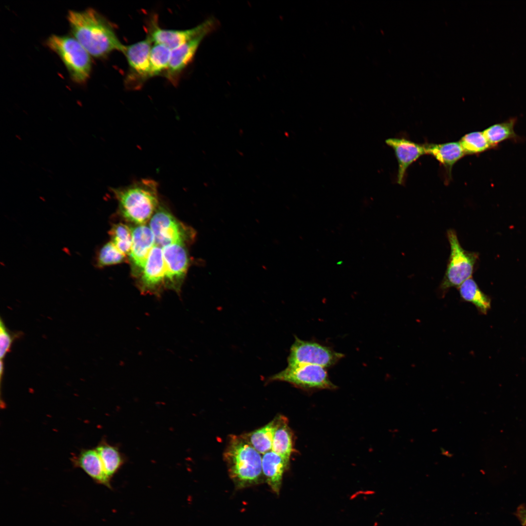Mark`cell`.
I'll list each match as a JSON object with an SVG mask.
<instances>
[{
	"instance_id": "1",
	"label": "cell",
	"mask_w": 526,
	"mask_h": 526,
	"mask_svg": "<svg viewBox=\"0 0 526 526\" xmlns=\"http://www.w3.org/2000/svg\"><path fill=\"white\" fill-rule=\"evenodd\" d=\"M67 18L73 37L91 56L103 58L114 51L123 52L125 45L111 23L95 9L70 10Z\"/></svg>"
},
{
	"instance_id": "2",
	"label": "cell",
	"mask_w": 526,
	"mask_h": 526,
	"mask_svg": "<svg viewBox=\"0 0 526 526\" xmlns=\"http://www.w3.org/2000/svg\"><path fill=\"white\" fill-rule=\"evenodd\" d=\"M228 472L237 489L262 483V456L241 435H230L223 454Z\"/></svg>"
},
{
	"instance_id": "3",
	"label": "cell",
	"mask_w": 526,
	"mask_h": 526,
	"mask_svg": "<svg viewBox=\"0 0 526 526\" xmlns=\"http://www.w3.org/2000/svg\"><path fill=\"white\" fill-rule=\"evenodd\" d=\"M157 188L155 181L143 179L127 187L113 188L112 191L123 216L130 221L144 225L158 205Z\"/></svg>"
},
{
	"instance_id": "4",
	"label": "cell",
	"mask_w": 526,
	"mask_h": 526,
	"mask_svg": "<svg viewBox=\"0 0 526 526\" xmlns=\"http://www.w3.org/2000/svg\"><path fill=\"white\" fill-rule=\"evenodd\" d=\"M45 43L61 59L74 82L81 85L87 81L92 71L91 56L74 37L52 35Z\"/></svg>"
},
{
	"instance_id": "5",
	"label": "cell",
	"mask_w": 526,
	"mask_h": 526,
	"mask_svg": "<svg viewBox=\"0 0 526 526\" xmlns=\"http://www.w3.org/2000/svg\"><path fill=\"white\" fill-rule=\"evenodd\" d=\"M447 236L450 244V254L440 285L443 294L451 287L458 288L466 280L471 278L479 257L477 253L466 251L462 247L454 230H448Z\"/></svg>"
},
{
	"instance_id": "6",
	"label": "cell",
	"mask_w": 526,
	"mask_h": 526,
	"mask_svg": "<svg viewBox=\"0 0 526 526\" xmlns=\"http://www.w3.org/2000/svg\"><path fill=\"white\" fill-rule=\"evenodd\" d=\"M274 381L286 382L307 391L337 388L330 380L325 368L316 365L287 366L284 370L270 376L267 381Z\"/></svg>"
},
{
	"instance_id": "7",
	"label": "cell",
	"mask_w": 526,
	"mask_h": 526,
	"mask_svg": "<svg viewBox=\"0 0 526 526\" xmlns=\"http://www.w3.org/2000/svg\"><path fill=\"white\" fill-rule=\"evenodd\" d=\"M342 353L316 342L302 340L295 336L287 357L289 367L312 364L324 368L335 365L343 357Z\"/></svg>"
},
{
	"instance_id": "8",
	"label": "cell",
	"mask_w": 526,
	"mask_h": 526,
	"mask_svg": "<svg viewBox=\"0 0 526 526\" xmlns=\"http://www.w3.org/2000/svg\"><path fill=\"white\" fill-rule=\"evenodd\" d=\"M218 22L209 18L197 26L186 30H169L160 28L154 20L151 22L148 36L155 43L163 44L171 50L202 35L207 36L213 31Z\"/></svg>"
},
{
	"instance_id": "9",
	"label": "cell",
	"mask_w": 526,
	"mask_h": 526,
	"mask_svg": "<svg viewBox=\"0 0 526 526\" xmlns=\"http://www.w3.org/2000/svg\"><path fill=\"white\" fill-rule=\"evenodd\" d=\"M154 235L155 244L162 248L166 245L184 243L186 230L167 210L159 208L151 217L149 226Z\"/></svg>"
},
{
	"instance_id": "10",
	"label": "cell",
	"mask_w": 526,
	"mask_h": 526,
	"mask_svg": "<svg viewBox=\"0 0 526 526\" xmlns=\"http://www.w3.org/2000/svg\"><path fill=\"white\" fill-rule=\"evenodd\" d=\"M167 286L178 292L188 265V257L184 243L162 248Z\"/></svg>"
},
{
	"instance_id": "11",
	"label": "cell",
	"mask_w": 526,
	"mask_h": 526,
	"mask_svg": "<svg viewBox=\"0 0 526 526\" xmlns=\"http://www.w3.org/2000/svg\"><path fill=\"white\" fill-rule=\"evenodd\" d=\"M140 289L144 293H159L165 280V268L161 247L155 244L142 270Z\"/></svg>"
},
{
	"instance_id": "12",
	"label": "cell",
	"mask_w": 526,
	"mask_h": 526,
	"mask_svg": "<svg viewBox=\"0 0 526 526\" xmlns=\"http://www.w3.org/2000/svg\"><path fill=\"white\" fill-rule=\"evenodd\" d=\"M394 150L398 164L397 183L402 184L408 168L420 156L426 154L424 145L404 138H391L385 141Z\"/></svg>"
},
{
	"instance_id": "13",
	"label": "cell",
	"mask_w": 526,
	"mask_h": 526,
	"mask_svg": "<svg viewBox=\"0 0 526 526\" xmlns=\"http://www.w3.org/2000/svg\"><path fill=\"white\" fill-rule=\"evenodd\" d=\"M75 468L82 469L94 482L112 488L100 456L95 449H82L71 459Z\"/></svg>"
},
{
	"instance_id": "14",
	"label": "cell",
	"mask_w": 526,
	"mask_h": 526,
	"mask_svg": "<svg viewBox=\"0 0 526 526\" xmlns=\"http://www.w3.org/2000/svg\"><path fill=\"white\" fill-rule=\"evenodd\" d=\"M152 41L149 36L141 41L125 46L123 53L131 70L142 77H150V53Z\"/></svg>"
},
{
	"instance_id": "15",
	"label": "cell",
	"mask_w": 526,
	"mask_h": 526,
	"mask_svg": "<svg viewBox=\"0 0 526 526\" xmlns=\"http://www.w3.org/2000/svg\"><path fill=\"white\" fill-rule=\"evenodd\" d=\"M130 257L133 264L142 271L148 257L155 244L154 235L150 226L141 225L133 229Z\"/></svg>"
},
{
	"instance_id": "16",
	"label": "cell",
	"mask_w": 526,
	"mask_h": 526,
	"mask_svg": "<svg viewBox=\"0 0 526 526\" xmlns=\"http://www.w3.org/2000/svg\"><path fill=\"white\" fill-rule=\"evenodd\" d=\"M289 463V461L272 450L263 454L262 470L264 481L277 495H279L283 475Z\"/></svg>"
},
{
	"instance_id": "17",
	"label": "cell",
	"mask_w": 526,
	"mask_h": 526,
	"mask_svg": "<svg viewBox=\"0 0 526 526\" xmlns=\"http://www.w3.org/2000/svg\"><path fill=\"white\" fill-rule=\"evenodd\" d=\"M206 36L197 37L171 50L169 67L167 72L169 78H174L188 65Z\"/></svg>"
},
{
	"instance_id": "18",
	"label": "cell",
	"mask_w": 526,
	"mask_h": 526,
	"mask_svg": "<svg viewBox=\"0 0 526 526\" xmlns=\"http://www.w3.org/2000/svg\"><path fill=\"white\" fill-rule=\"evenodd\" d=\"M276 417L277 425L271 450L289 461L294 451L293 434L286 417L279 415Z\"/></svg>"
},
{
	"instance_id": "19",
	"label": "cell",
	"mask_w": 526,
	"mask_h": 526,
	"mask_svg": "<svg viewBox=\"0 0 526 526\" xmlns=\"http://www.w3.org/2000/svg\"><path fill=\"white\" fill-rule=\"evenodd\" d=\"M426 153L434 156L451 173L453 165L465 154L459 142L424 145Z\"/></svg>"
},
{
	"instance_id": "20",
	"label": "cell",
	"mask_w": 526,
	"mask_h": 526,
	"mask_svg": "<svg viewBox=\"0 0 526 526\" xmlns=\"http://www.w3.org/2000/svg\"><path fill=\"white\" fill-rule=\"evenodd\" d=\"M101 460L104 470L108 477H112L118 471L125 461L124 456L119 448L102 440L95 448Z\"/></svg>"
},
{
	"instance_id": "21",
	"label": "cell",
	"mask_w": 526,
	"mask_h": 526,
	"mask_svg": "<svg viewBox=\"0 0 526 526\" xmlns=\"http://www.w3.org/2000/svg\"><path fill=\"white\" fill-rule=\"evenodd\" d=\"M458 290L461 299L471 302L482 314H486L490 308V298L481 290L472 278L466 280Z\"/></svg>"
},
{
	"instance_id": "22",
	"label": "cell",
	"mask_w": 526,
	"mask_h": 526,
	"mask_svg": "<svg viewBox=\"0 0 526 526\" xmlns=\"http://www.w3.org/2000/svg\"><path fill=\"white\" fill-rule=\"evenodd\" d=\"M276 425L275 417L263 427L242 434V436L259 453L263 454L272 449Z\"/></svg>"
},
{
	"instance_id": "23",
	"label": "cell",
	"mask_w": 526,
	"mask_h": 526,
	"mask_svg": "<svg viewBox=\"0 0 526 526\" xmlns=\"http://www.w3.org/2000/svg\"><path fill=\"white\" fill-rule=\"evenodd\" d=\"M171 50L167 46L155 43L150 53V77L157 75L168 70Z\"/></svg>"
},
{
	"instance_id": "24",
	"label": "cell",
	"mask_w": 526,
	"mask_h": 526,
	"mask_svg": "<svg viewBox=\"0 0 526 526\" xmlns=\"http://www.w3.org/2000/svg\"><path fill=\"white\" fill-rule=\"evenodd\" d=\"M515 120L511 119L507 121L493 125L483 132L491 147L505 140L514 138L516 134L514 131Z\"/></svg>"
},
{
	"instance_id": "25",
	"label": "cell",
	"mask_w": 526,
	"mask_h": 526,
	"mask_svg": "<svg viewBox=\"0 0 526 526\" xmlns=\"http://www.w3.org/2000/svg\"><path fill=\"white\" fill-rule=\"evenodd\" d=\"M112 242L125 255H130L132 244V229L122 223L113 226L109 232Z\"/></svg>"
},
{
	"instance_id": "26",
	"label": "cell",
	"mask_w": 526,
	"mask_h": 526,
	"mask_svg": "<svg viewBox=\"0 0 526 526\" xmlns=\"http://www.w3.org/2000/svg\"><path fill=\"white\" fill-rule=\"evenodd\" d=\"M459 143L465 154L480 153L492 148L483 132H480L466 134L462 137Z\"/></svg>"
},
{
	"instance_id": "27",
	"label": "cell",
	"mask_w": 526,
	"mask_h": 526,
	"mask_svg": "<svg viewBox=\"0 0 526 526\" xmlns=\"http://www.w3.org/2000/svg\"><path fill=\"white\" fill-rule=\"evenodd\" d=\"M126 255L120 252L111 241L104 244L99 251L97 265L102 267L121 263Z\"/></svg>"
},
{
	"instance_id": "28",
	"label": "cell",
	"mask_w": 526,
	"mask_h": 526,
	"mask_svg": "<svg viewBox=\"0 0 526 526\" xmlns=\"http://www.w3.org/2000/svg\"><path fill=\"white\" fill-rule=\"evenodd\" d=\"M20 332H13L6 326L1 318L0 320V357L2 360L10 350L15 340L22 335Z\"/></svg>"
},
{
	"instance_id": "29",
	"label": "cell",
	"mask_w": 526,
	"mask_h": 526,
	"mask_svg": "<svg viewBox=\"0 0 526 526\" xmlns=\"http://www.w3.org/2000/svg\"><path fill=\"white\" fill-rule=\"evenodd\" d=\"M516 515L523 526H526V507L519 506L516 512Z\"/></svg>"
}]
</instances>
